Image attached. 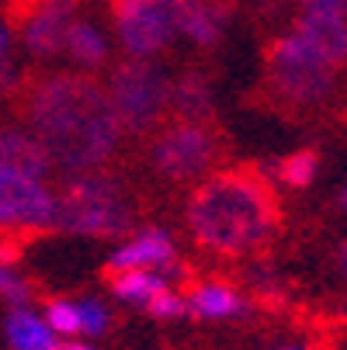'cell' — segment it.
<instances>
[{
    "label": "cell",
    "mask_w": 347,
    "mask_h": 350,
    "mask_svg": "<svg viewBox=\"0 0 347 350\" xmlns=\"http://www.w3.org/2000/svg\"><path fill=\"white\" fill-rule=\"evenodd\" d=\"M25 115L53 160L66 177L105 170L122 146V122L108 90L83 73L42 77L25 94Z\"/></svg>",
    "instance_id": "obj_1"
},
{
    "label": "cell",
    "mask_w": 347,
    "mask_h": 350,
    "mask_svg": "<svg viewBox=\"0 0 347 350\" xmlns=\"http://www.w3.org/2000/svg\"><path fill=\"white\" fill-rule=\"evenodd\" d=\"M278 226V198L254 167L219 170L188 202V229L219 257L261 254Z\"/></svg>",
    "instance_id": "obj_2"
},
{
    "label": "cell",
    "mask_w": 347,
    "mask_h": 350,
    "mask_svg": "<svg viewBox=\"0 0 347 350\" xmlns=\"http://www.w3.org/2000/svg\"><path fill=\"white\" fill-rule=\"evenodd\" d=\"M136 226V208L122 177L94 170L66 177L56 198V229L80 236H125Z\"/></svg>",
    "instance_id": "obj_3"
},
{
    "label": "cell",
    "mask_w": 347,
    "mask_h": 350,
    "mask_svg": "<svg viewBox=\"0 0 347 350\" xmlns=\"http://www.w3.org/2000/svg\"><path fill=\"white\" fill-rule=\"evenodd\" d=\"M108 97L125 132L146 135L170 122V80L146 59H125L108 80Z\"/></svg>",
    "instance_id": "obj_4"
},
{
    "label": "cell",
    "mask_w": 347,
    "mask_h": 350,
    "mask_svg": "<svg viewBox=\"0 0 347 350\" xmlns=\"http://www.w3.org/2000/svg\"><path fill=\"white\" fill-rule=\"evenodd\" d=\"M222 157V139L209 122H164L150 139V163L170 184H188L209 174Z\"/></svg>",
    "instance_id": "obj_5"
},
{
    "label": "cell",
    "mask_w": 347,
    "mask_h": 350,
    "mask_svg": "<svg viewBox=\"0 0 347 350\" xmlns=\"http://www.w3.org/2000/svg\"><path fill=\"white\" fill-rule=\"evenodd\" d=\"M268 83L285 105L309 108L330 97L333 66L316 59L295 35H285L274 45H268Z\"/></svg>",
    "instance_id": "obj_6"
},
{
    "label": "cell",
    "mask_w": 347,
    "mask_h": 350,
    "mask_svg": "<svg viewBox=\"0 0 347 350\" xmlns=\"http://www.w3.org/2000/svg\"><path fill=\"white\" fill-rule=\"evenodd\" d=\"M181 0H112L115 31L132 59H150L164 53L177 35Z\"/></svg>",
    "instance_id": "obj_7"
},
{
    "label": "cell",
    "mask_w": 347,
    "mask_h": 350,
    "mask_svg": "<svg viewBox=\"0 0 347 350\" xmlns=\"http://www.w3.org/2000/svg\"><path fill=\"white\" fill-rule=\"evenodd\" d=\"M73 11H77L73 0H11L8 4L11 28L21 31L25 45L42 59L66 49Z\"/></svg>",
    "instance_id": "obj_8"
},
{
    "label": "cell",
    "mask_w": 347,
    "mask_h": 350,
    "mask_svg": "<svg viewBox=\"0 0 347 350\" xmlns=\"http://www.w3.org/2000/svg\"><path fill=\"white\" fill-rule=\"evenodd\" d=\"M56 226V194L42 180L0 174V229L35 236Z\"/></svg>",
    "instance_id": "obj_9"
},
{
    "label": "cell",
    "mask_w": 347,
    "mask_h": 350,
    "mask_svg": "<svg viewBox=\"0 0 347 350\" xmlns=\"http://www.w3.org/2000/svg\"><path fill=\"white\" fill-rule=\"evenodd\" d=\"M295 38H299L316 59H323L326 66H344L347 63V21L337 14H313L303 11L295 21Z\"/></svg>",
    "instance_id": "obj_10"
},
{
    "label": "cell",
    "mask_w": 347,
    "mask_h": 350,
    "mask_svg": "<svg viewBox=\"0 0 347 350\" xmlns=\"http://www.w3.org/2000/svg\"><path fill=\"white\" fill-rule=\"evenodd\" d=\"M53 170L45 146L38 139H31L28 132L4 125L0 129V174H18V177H31V180H45Z\"/></svg>",
    "instance_id": "obj_11"
},
{
    "label": "cell",
    "mask_w": 347,
    "mask_h": 350,
    "mask_svg": "<svg viewBox=\"0 0 347 350\" xmlns=\"http://www.w3.org/2000/svg\"><path fill=\"white\" fill-rule=\"evenodd\" d=\"M174 260V243L167 232L160 229H146L139 232L129 246H122L118 254L108 260L105 274H122V271H142V267H160V264H170Z\"/></svg>",
    "instance_id": "obj_12"
},
{
    "label": "cell",
    "mask_w": 347,
    "mask_h": 350,
    "mask_svg": "<svg viewBox=\"0 0 347 350\" xmlns=\"http://www.w3.org/2000/svg\"><path fill=\"white\" fill-rule=\"evenodd\" d=\"M229 21V11L222 4H209V0H181L177 14V31L188 35L194 45H216L222 28Z\"/></svg>",
    "instance_id": "obj_13"
},
{
    "label": "cell",
    "mask_w": 347,
    "mask_h": 350,
    "mask_svg": "<svg viewBox=\"0 0 347 350\" xmlns=\"http://www.w3.org/2000/svg\"><path fill=\"white\" fill-rule=\"evenodd\" d=\"M212 115V90L202 73H184L170 83V118L177 122H209Z\"/></svg>",
    "instance_id": "obj_14"
},
{
    "label": "cell",
    "mask_w": 347,
    "mask_h": 350,
    "mask_svg": "<svg viewBox=\"0 0 347 350\" xmlns=\"http://www.w3.org/2000/svg\"><path fill=\"white\" fill-rule=\"evenodd\" d=\"M8 340L14 350H56V336H53V326L35 319L31 312L25 309H14L8 316Z\"/></svg>",
    "instance_id": "obj_15"
},
{
    "label": "cell",
    "mask_w": 347,
    "mask_h": 350,
    "mask_svg": "<svg viewBox=\"0 0 347 350\" xmlns=\"http://www.w3.org/2000/svg\"><path fill=\"white\" fill-rule=\"evenodd\" d=\"M188 309L198 312V316H209V319H219V316H236L243 312V302H240V295L226 284H194L188 291Z\"/></svg>",
    "instance_id": "obj_16"
},
{
    "label": "cell",
    "mask_w": 347,
    "mask_h": 350,
    "mask_svg": "<svg viewBox=\"0 0 347 350\" xmlns=\"http://www.w3.org/2000/svg\"><path fill=\"white\" fill-rule=\"evenodd\" d=\"M66 49H70V56H73L80 66H87V70H97V66L108 59L105 35L97 31L94 25H87V21H73L70 38H66Z\"/></svg>",
    "instance_id": "obj_17"
},
{
    "label": "cell",
    "mask_w": 347,
    "mask_h": 350,
    "mask_svg": "<svg viewBox=\"0 0 347 350\" xmlns=\"http://www.w3.org/2000/svg\"><path fill=\"white\" fill-rule=\"evenodd\" d=\"M112 291L125 302H150L160 291H167L164 278L160 274H150V271H122V274H112Z\"/></svg>",
    "instance_id": "obj_18"
},
{
    "label": "cell",
    "mask_w": 347,
    "mask_h": 350,
    "mask_svg": "<svg viewBox=\"0 0 347 350\" xmlns=\"http://www.w3.org/2000/svg\"><path fill=\"white\" fill-rule=\"evenodd\" d=\"M278 174H281V180L292 184V187H306V184L313 180V174H316V153L303 149V153L288 157V160L278 167Z\"/></svg>",
    "instance_id": "obj_19"
},
{
    "label": "cell",
    "mask_w": 347,
    "mask_h": 350,
    "mask_svg": "<svg viewBox=\"0 0 347 350\" xmlns=\"http://www.w3.org/2000/svg\"><path fill=\"white\" fill-rule=\"evenodd\" d=\"M45 323L53 326V333H77L80 329V312L70 302H49L45 306Z\"/></svg>",
    "instance_id": "obj_20"
},
{
    "label": "cell",
    "mask_w": 347,
    "mask_h": 350,
    "mask_svg": "<svg viewBox=\"0 0 347 350\" xmlns=\"http://www.w3.org/2000/svg\"><path fill=\"white\" fill-rule=\"evenodd\" d=\"M77 312H80V329H87V333H94V336L108 329V309H105L101 302H94V298L80 302Z\"/></svg>",
    "instance_id": "obj_21"
},
{
    "label": "cell",
    "mask_w": 347,
    "mask_h": 350,
    "mask_svg": "<svg viewBox=\"0 0 347 350\" xmlns=\"http://www.w3.org/2000/svg\"><path fill=\"white\" fill-rule=\"evenodd\" d=\"M146 309H150V316H157V319H174V316H184V312H188V302H184L181 295L160 291L157 298H150V302H146Z\"/></svg>",
    "instance_id": "obj_22"
},
{
    "label": "cell",
    "mask_w": 347,
    "mask_h": 350,
    "mask_svg": "<svg viewBox=\"0 0 347 350\" xmlns=\"http://www.w3.org/2000/svg\"><path fill=\"white\" fill-rule=\"evenodd\" d=\"M0 295H4V298H11V302L14 306H25L28 302V284L14 274V267H0Z\"/></svg>",
    "instance_id": "obj_23"
},
{
    "label": "cell",
    "mask_w": 347,
    "mask_h": 350,
    "mask_svg": "<svg viewBox=\"0 0 347 350\" xmlns=\"http://www.w3.org/2000/svg\"><path fill=\"white\" fill-rule=\"evenodd\" d=\"M299 8L313 14H337L347 21V0H299Z\"/></svg>",
    "instance_id": "obj_24"
},
{
    "label": "cell",
    "mask_w": 347,
    "mask_h": 350,
    "mask_svg": "<svg viewBox=\"0 0 347 350\" xmlns=\"http://www.w3.org/2000/svg\"><path fill=\"white\" fill-rule=\"evenodd\" d=\"M11 87H14V66L0 59V90H11Z\"/></svg>",
    "instance_id": "obj_25"
},
{
    "label": "cell",
    "mask_w": 347,
    "mask_h": 350,
    "mask_svg": "<svg viewBox=\"0 0 347 350\" xmlns=\"http://www.w3.org/2000/svg\"><path fill=\"white\" fill-rule=\"evenodd\" d=\"M337 271H340V274L347 278V243H344V246L337 250Z\"/></svg>",
    "instance_id": "obj_26"
},
{
    "label": "cell",
    "mask_w": 347,
    "mask_h": 350,
    "mask_svg": "<svg viewBox=\"0 0 347 350\" xmlns=\"http://www.w3.org/2000/svg\"><path fill=\"white\" fill-rule=\"evenodd\" d=\"M0 59H8V31L0 28Z\"/></svg>",
    "instance_id": "obj_27"
},
{
    "label": "cell",
    "mask_w": 347,
    "mask_h": 350,
    "mask_svg": "<svg viewBox=\"0 0 347 350\" xmlns=\"http://www.w3.org/2000/svg\"><path fill=\"white\" fill-rule=\"evenodd\" d=\"M56 350H94V347H83V343H66V347H56Z\"/></svg>",
    "instance_id": "obj_28"
},
{
    "label": "cell",
    "mask_w": 347,
    "mask_h": 350,
    "mask_svg": "<svg viewBox=\"0 0 347 350\" xmlns=\"http://www.w3.org/2000/svg\"><path fill=\"white\" fill-rule=\"evenodd\" d=\"M344 208H347V194H344Z\"/></svg>",
    "instance_id": "obj_29"
}]
</instances>
